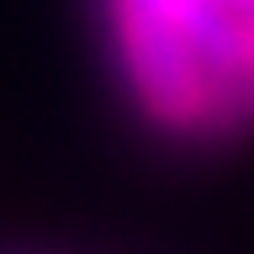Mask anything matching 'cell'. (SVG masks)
<instances>
[{
  "mask_svg": "<svg viewBox=\"0 0 254 254\" xmlns=\"http://www.w3.org/2000/svg\"><path fill=\"white\" fill-rule=\"evenodd\" d=\"M244 111H249V127H254V85H249V101H244Z\"/></svg>",
  "mask_w": 254,
  "mask_h": 254,
  "instance_id": "cell-1",
  "label": "cell"
}]
</instances>
